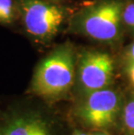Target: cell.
<instances>
[{
    "label": "cell",
    "mask_w": 134,
    "mask_h": 135,
    "mask_svg": "<svg viewBox=\"0 0 134 135\" xmlns=\"http://www.w3.org/2000/svg\"><path fill=\"white\" fill-rule=\"evenodd\" d=\"M114 73L115 65L110 54L99 51H85L77 58L75 85L85 96L109 87Z\"/></svg>",
    "instance_id": "obj_6"
},
{
    "label": "cell",
    "mask_w": 134,
    "mask_h": 135,
    "mask_svg": "<svg viewBox=\"0 0 134 135\" xmlns=\"http://www.w3.org/2000/svg\"><path fill=\"white\" fill-rule=\"evenodd\" d=\"M125 57H126L127 62L129 65L134 63V42L128 47L126 54H125Z\"/></svg>",
    "instance_id": "obj_10"
},
{
    "label": "cell",
    "mask_w": 134,
    "mask_h": 135,
    "mask_svg": "<svg viewBox=\"0 0 134 135\" xmlns=\"http://www.w3.org/2000/svg\"><path fill=\"white\" fill-rule=\"evenodd\" d=\"M19 24L31 41L47 45L68 18L67 8L52 0H18Z\"/></svg>",
    "instance_id": "obj_4"
},
{
    "label": "cell",
    "mask_w": 134,
    "mask_h": 135,
    "mask_svg": "<svg viewBox=\"0 0 134 135\" xmlns=\"http://www.w3.org/2000/svg\"><path fill=\"white\" fill-rule=\"evenodd\" d=\"M70 135H91V133H86V132L78 130V129H74L72 132H71Z\"/></svg>",
    "instance_id": "obj_12"
},
{
    "label": "cell",
    "mask_w": 134,
    "mask_h": 135,
    "mask_svg": "<svg viewBox=\"0 0 134 135\" xmlns=\"http://www.w3.org/2000/svg\"><path fill=\"white\" fill-rule=\"evenodd\" d=\"M91 135H108L103 131H96L95 133H91Z\"/></svg>",
    "instance_id": "obj_13"
},
{
    "label": "cell",
    "mask_w": 134,
    "mask_h": 135,
    "mask_svg": "<svg viewBox=\"0 0 134 135\" xmlns=\"http://www.w3.org/2000/svg\"><path fill=\"white\" fill-rule=\"evenodd\" d=\"M122 19L126 26L134 31V3L125 4L124 6Z\"/></svg>",
    "instance_id": "obj_9"
},
{
    "label": "cell",
    "mask_w": 134,
    "mask_h": 135,
    "mask_svg": "<svg viewBox=\"0 0 134 135\" xmlns=\"http://www.w3.org/2000/svg\"><path fill=\"white\" fill-rule=\"evenodd\" d=\"M122 110V98L110 88L85 95L72 111V117L83 127L92 131H108L114 127Z\"/></svg>",
    "instance_id": "obj_5"
},
{
    "label": "cell",
    "mask_w": 134,
    "mask_h": 135,
    "mask_svg": "<svg viewBox=\"0 0 134 135\" xmlns=\"http://www.w3.org/2000/svg\"><path fill=\"white\" fill-rule=\"evenodd\" d=\"M128 73H129V77L132 82L134 84V63L129 65V68H128Z\"/></svg>",
    "instance_id": "obj_11"
},
{
    "label": "cell",
    "mask_w": 134,
    "mask_h": 135,
    "mask_svg": "<svg viewBox=\"0 0 134 135\" xmlns=\"http://www.w3.org/2000/svg\"><path fill=\"white\" fill-rule=\"evenodd\" d=\"M19 23L18 0H0V25L15 27Z\"/></svg>",
    "instance_id": "obj_7"
},
{
    "label": "cell",
    "mask_w": 134,
    "mask_h": 135,
    "mask_svg": "<svg viewBox=\"0 0 134 135\" xmlns=\"http://www.w3.org/2000/svg\"><path fill=\"white\" fill-rule=\"evenodd\" d=\"M124 128L127 135H134V98L123 109Z\"/></svg>",
    "instance_id": "obj_8"
},
{
    "label": "cell",
    "mask_w": 134,
    "mask_h": 135,
    "mask_svg": "<svg viewBox=\"0 0 134 135\" xmlns=\"http://www.w3.org/2000/svg\"><path fill=\"white\" fill-rule=\"evenodd\" d=\"M124 6L120 0H100L71 18L68 31L98 42L113 43L121 33Z\"/></svg>",
    "instance_id": "obj_3"
},
{
    "label": "cell",
    "mask_w": 134,
    "mask_h": 135,
    "mask_svg": "<svg viewBox=\"0 0 134 135\" xmlns=\"http://www.w3.org/2000/svg\"><path fill=\"white\" fill-rule=\"evenodd\" d=\"M49 105L26 93L0 97V135H61Z\"/></svg>",
    "instance_id": "obj_2"
},
{
    "label": "cell",
    "mask_w": 134,
    "mask_h": 135,
    "mask_svg": "<svg viewBox=\"0 0 134 135\" xmlns=\"http://www.w3.org/2000/svg\"><path fill=\"white\" fill-rule=\"evenodd\" d=\"M77 55L70 43L55 47L36 66L24 93L53 105L70 95L76 80Z\"/></svg>",
    "instance_id": "obj_1"
}]
</instances>
